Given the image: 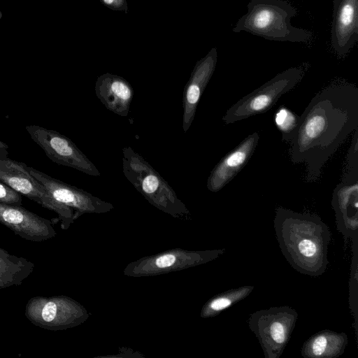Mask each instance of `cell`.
<instances>
[{"mask_svg": "<svg viewBox=\"0 0 358 358\" xmlns=\"http://www.w3.org/2000/svg\"><path fill=\"white\" fill-rule=\"evenodd\" d=\"M122 155L125 178L146 199L167 212L185 210L172 187L143 157L129 146L122 149Z\"/></svg>", "mask_w": 358, "mask_h": 358, "instance_id": "cell-4", "label": "cell"}, {"mask_svg": "<svg viewBox=\"0 0 358 358\" xmlns=\"http://www.w3.org/2000/svg\"><path fill=\"white\" fill-rule=\"evenodd\" d=\"M0 223L27 241L41 242L56 235L50 220L21 206L0 203Z\"/></svg>", "mask_w": 358, "mask_h": 358, "instance_id": "cell-12", "label": "cell"}, {"mask_svg": "<svg viewBox=\"0 0 358 358\" xmlns=\"http://www.w3.org/2000/svg\"><path fill=\"white\" fill-rule=\"evenodd\" d=\"M217 61V52L212 48L208 54L199 60L183 91L182 129L187 132L194 119L200 98L211 78Z\"/></svg>", "mask_w": 358, "mask_h": 358, "instance_id": "cell-14", "label": "cell"}, {"mask_svg": "<svg viewBox=\"0 0 358 358\" xmlns=\"http://www.w3.org/2000/svg\"><path fill=\"white\" fill-rule=\"evenodd\" d=\"M298 318L289 306L271 307L252 313L250 330L257 338L265 358H279L287 345Z\"/></svg>", "mask_w": 358, "mask_h": 358, "instance_id": "cell-6", "label": "cell"}, {"mask_svg": "<svg viewBox=\"0 0 358 358\" xmlns=\"http://www.w3.org/2000/svg\"><path fill=\"white\" fill-rule=\"evenodd\" d=\"M29 172L59 203L77 211L103 212L113 208L111 204L100 200L91 194L55 179L46 173L28 166Z\"/></svg>", "mask_w": 358, "mask_h": 358, "instance_id": "cell-11", "label": "cell"}, {"mask_svg": "<svg viewBox=\"0 0 358 358\" xmlns=\"http://www.w3.org/2000/svg\"><path fill=\"white\" fill-rule=\"evenodd\" d=\"M176 262V257L171 254L164 255L158 257L155 261V264L159 268H167L172 266Z\"/></svg>", "mask_w": 358, "mask_h": 358, "instance_id": "cell-24", "label": "cell"}, {"mask_svg": "<svg viewBox=\"0 0 358 358\" xmlns=\"http://www.w3.org/2000/svg\"><path fill=\"white\" fill-rule=\"evenodd\" d=\"M26 130L31 138L55 163L75 169L92 176H101L95 165L66 136L37 125L26 126Z\"/></svg>", "mask_w": 358, "mask_h": 358, "instance_id": "cell-8", "label": "cell"}, {"mask_svg": "<svg viewBox=\"0 0 358 358\" xmlns=\"http://www.w3.org/2000/svg\"><path fill=\"white\" fill-rule=\"evenodd\" d=\"M8 146L5 143H3V141H1L0 140V148L7 149V148H8Z\"/></svg>", "mask_w": 358, "mask_h": 358, "instance_id": "cell-25", "label": "cell"}, {"mask_svg": "<svg viewBox=\"0 0 358 358\" xmlns=\"http://www.w3.org/2000/svg\"><path fill=\"white\" fill-rule=\"evenodd\" d=\"M95 94L108 110L120 116L128 115L134 90L122 77L109 73L100 76L95 83Z\"/></svg>", "mask_w": 358, "mask_h": 358, "instance_id": "cell-16", "label": "cell"}, {"mask_svg": "<svg viewBox=\"0 0 358 358\" xmlns=\"http://www.w3.org/2000/svg\"><path fill=\"white\" fill-rule=\"evenodd\" d=\"M25 316L35 326L57 331L77 325L82 310L76 302L64 296H35L27 301Z\"/></svg>", "mask_w": 358, "mask_h": 358, "instance_id": "cell-9", "label": "cell"}, {"mask_svg": "<svg viewBox=\"0 0 358 358\" xmlns=\"http://www.w3.org/2000/svg\"><path fill=\"white\" fill-rule=\"evenodd\" d=\"M247 9L234 32L246 31L275 41L308 43L312 39L311 32L292 24L297 10L287 1L250 0Z\"/></svg>", "mask_w": 358, "mask_h": 358, "instance_id": "cell-3", "label": "cell"}, {"mask_svg": "<svg viewBox=\"0 0 358 358\" xmlns=\"http://www.w3.org/2000/svg\"><path fill=\"white\" fill-rule=\"evenodd\" d=\"M305 72L303 67L294 66L278 73L229 108L222 121L229 124L268 111L301 81Z\"/></svg>", "mask_w": 358, "mask_h": 358, "instance_id": "cell-5", "label": "cell"}, {"mask_svg": "<svg viewBox=\"0 0 358 358\" xmlns=\"http://www.w3.org/2000/svg\"><path fill=\"white\" fill-rule=\"evenodd\" d=\"M259 140V134L254 132L222 157L208 178V190L217 192L225 187L248 162L258 145Z\"/></svg>", "mask_w": 358, "mask_h": 358, "instance_id": "cell-15", "label": "cell"}, {"mask_svg": "<svg viewBox=\"0 0 358 358\" xmlns=\"http://www.w3.org/2000/svg\"><path fill=\"white\" fill-rule=\"evenodd\" d=\"M22 202L20 193L0 181V203L9 205L21 206Z\"/></svg>", "mask_w": 358, "mask_h": 358, "instance_id": "cell-22", "label": "cell"}, {"mask_svg": "<svg viewBox=\"0 0 358 358\" xmlns=\"http://www.w3.org/2000/svg\"><path fill=\"white\" fill-rule=\"evenodd\" d=\"M0 148V181L48 210L57 213L63 224L72 218L71 208L57 202L29 172L28 166L2 155Z\"/></svg>", "mask_w": 358, "mask_h": 358, "instance_id": "cell-7", "label": "cell"}, {"mask_svg": "<svg viewBox=\"0 0 358 358\" xmlns=\"http://www.w3.org/2000/svg\"><path fill=\"white\" fill-rule=\"evenodd\" d=\"M34 269L33 262L0 248V289L20 285Z\"/></svg>", "mask_w": 358, "mask_h": 358, "instance_id": "cell-18", "label": "cell"}, {"mask_svg": "<svg viewBox=\"0 0 358 358\" xmlns=\"http://www.w3.org/2000/svg\"><path fill=\"white\" fill-rule=\"evenodd\" d=\"M300 117L289 154L292 163L306 166L304 180L314 182L327 161L358 129V87L345 80L329 83L313 97Z\"/></svg>", "mask_w": 358, "mask_h": 358, "instance_id": "cell-1", "label": "cell"}, {"mask_svg": "<svg viewBox=\"0 0 358 358\" xmlns=\"http://www.w3.org/2000/svg\"><path fill=\"white\" fill-rule=\"evenodd\" d=\"M333 6L331 45L344 57L358 40V0H333Z\"/></svg>", "mask_w": 358, "mask_h": 358, "instance_id": "cell-13", "label": "cell"}, {"mask_svg": "<svg viewBox=\"0 0 358 358\" xmlns=\"http://www.w3.org/2000/svg\"><path fill=\"white\" fill-rule=\"evenodd\" d=\"M273 222L281 252L292 267L304 275L323 274L329 263L327 248L331 235L321 218L278 207Z\"/></svg>", "mask_w": 358, "mask_h": 358, "instance_id": "cell-2", "label": "cell"}, {"mask_svg": "<svg viewBox=\"0 0 358 358\" xmlns=\"http://www.w3.org/2000/svg\"><path fill=\"white\" fill-rule=\"evenodd\" d=\"M301 117L286 106H280L274 115V122L282 134V140L289 143L298 130Z\"/></svg>", "mask_w": 358, "mask_h": 358, "instance_id": "cell-20", "label": "cell"}, {"mask_svg": "<svg viewBox=\"0 0 358 358\" xmlns=\"http://www.w3.org/2000/svg\"><path fill=\"white\" fill-rule=\"evenodd\" d=\"M1 17H2V13H1V12L0 11V19L1 18Z\"/></svg>", "mask_w": 358, "mask_h": 358, "instance_id": "cell-26", "label": "cell"}, {"mask_svg": "<svg viewBox=\"0 0 358 358\" xmlns=\"http://www.w3.org/2000/svg\"><path fill=\"white\" fill-rule=\"evenodd\" d=\"M337 229L345 238L358 243V166H345L331 199Z\"/></svg>", "mask_w": 358, "mask_h": 358, "instance_id": "cell-10", "label": "cell"}, {"mask_svg": "<svg viewBox=\"0 0 358 358\" xmlns=\"http://www.w3.org/2000/svg\"><path fill=\"white\" fill-rule=\"evenodd\" d=\"M348 343L346 334L324 329L311 336L301 352L304 358H336L343 354Z\"/></svg>", "mask_w": 358, "mask_h": 358, "instance_id": "cell-17", "label": "cell"}, {"mask_svg": "<svg viewBox=\"0 0 358 358\" xmlns=\"http://www.w3.org/2000/svg\"><path fill=\"white\" fill-rule=\"evenodd\" d=\"M353 258L350 279V307L355 317V327L357 335V308H358V243H353Z\"/></svg>", "mask_w": 358, "mask_h": 358, "instance_id": "cell-21", "label": "cell"}, {"mask_svg": "<svg viewBox=\"0 0 358 358\" xmlns=\"http://www.w3.org/2000/svg\"><path fill=\"white\" fill-rule=\"evenodd\" d=\"M253 289L254 286L245 285L215 296L205 306L202 315L203 317H211L220 314L223 310L246 298Z\"/></svg>", "mask_w": 358, "mask_h": 358, "instance_id": "cell-19", "label": "cell"}, {"mask_svg": "<svg viewBox=\"0 0 358 358\" xmlns=\"http://www.w3.org/2000/svg\"><path fill=\"white\" fill-rule=\"evenodd\" d=\"M107 7L115 10L127 12V3L126 0H100Z\"/></svg>", "mask_w": 358, "mask_h": 358, "instance_id": "cell-23", "label": "cell"}]
</instances>
